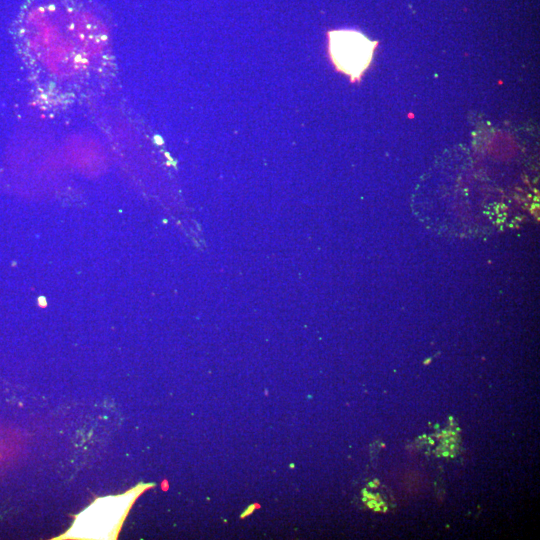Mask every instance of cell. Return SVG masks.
Segmentation results:
<instances>
[{"instance_id":"cell-1","label":"cell","mask_w":540,"mask_h":540,"mask_svg":"<svg viewBox=\"0 0 540 540\" xmlns=\"http://www.w3.org/2000/svg\"><path fill=\"white\" fill-rule=\"evenodd\" d=\"M149 486L139 485L125 495L98 499L79 515L69 535L93 539L115 536L136 497Z\"/></svg>"},{"instance_id":"cell-2","label":"cell","mask_w":540,"mask_h":540,"mask_svg":"<svg viewBox=\"0 0 540 540\" xmlns=\"http://www.w3.org/2000/svg\"><path fill=\"white\" fill-rule=\"evenodd\" d=\"M376 46L357 31L340 30L329 33V50L336 67L352 78H358L368 67Z\"/></svg>"},{"instance_id":"cell-3","label":"cell","mask_w":540,"mask_h":540,"mask_svg":"<svg viewBox=\"0 0 540 540\" xmlns=\"http://www.w3.org/2000/svg\"><path fill=\"white\" fill-rule=\"evenodd\" d=\"M258 506L256 504H250L249 506H247V508L243 511V513L241 514V518H244L250 514H252L255 509L257 508Z\"/></svg>"},{"instance_id":"cell-4","label":"cell","mask_w":540,"mask_h":540,"mask_svg":"<svg viewBox=\"0 0 540 540\" xmlns=\"http://www.w3.org/2000/svg\"><path fill=\"white\" fill-rule=\"evenodd\" d=\"M366 504L369 508L373 509L377 505V501L375 499H368Z\"/></svg>"},{"instance_id":"cell-5","label":"cell","mask_w":540,"mask_h":540,"mask_svg":"<svg viewBox=\"0 0 540 540\" xmlns=\"http://www.w3.org/2000/svg\"><path fill=\"white\" fill-rule=\"evenodd\" d=\"M428 443L429 444H434V439L432 437H428Z\"/></svg>"},{"instance_id":"cell-6","label":"cell","mask_w":540,"mask_h":540,"mask_svg":"<svg viewBox=\"0 0 540 540\" xmlns=\"http://www.w3.org/2000/svg\"><path fill=\"white\" fill-rule=\"evenodd\" d=\"M373 483L375 484V486H376V485H379V481H378L377 479H375V480L373 481Z\"/></svg>"}]
</instances>
